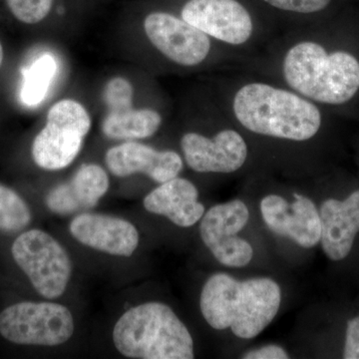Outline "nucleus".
I'll use <instances>...</instances> for the list:
<instances>
[{
	"label": "nucleus",
	"mask_w": 359,
	"mask_h": 359,
	"mask_svg": "<svg viewBox=\"0 0 359 359\" xmlns=\"http://www.w3.org/2000/svg\"><path fill=\"white\" fill-rule=\"evenodd\" d=\"M282 302L280 285L269 278L238 280L215 273L205 282L200 297L205 320L217 330L231 328L242 339H252L276 318Z\"/></svg>",
	"instance_id": "nucleus-1"
},
{
	"label": "nucleus",
	"mask_w": 359,
	"mask_h": 359,
	"mask_svg": "<svg viewBox=\"0 0 359 359\" xmlns=\"http://www.w3.org/2000/svg\"><path fill=\"white\" fill-rule=\"evenodd\" d=\"M238 121L254 133L290 141H306L318 133L320 110L301 96L264 83L242 87L233 99Z\"/></svg>",
	"instance_id": "nucleus-2"
},
{
	"label": "nucleus",
	"mask_w": 359,
	"mask_h": 359,
	"mask_svg": "<svg viewBox=\"0 0 359 359\" xmlns=\"http://www.w3.org/2000/svg\"><path fill=\"white\" fill-rule=\"evenodd\" d=\"M113 341L129 358H194L192 335L173 309L162 302L128 309L115 325Z\"/></svg>",
	"instance_id": "nucleus-3"
},
{
	"label": "nucleus",
	"mask_w": 359,
	"mask_h": 359,
	"mask_svg": "<svg viewBox=\"0 0 359 359\" xmlns=\"http://www.w3.org/2000/svg\"><path fill=\"white\" fill-rule=\"evenodd\" d=\"M283 75L290 88L320 103H346L359 89L358 59L347 52L327 54L316 42H301L290 49Z\"/></svg>",
	"instance_id": "nucleus-4"
},
{
	"label": "nucleus",
	"mask_w": 359,
	"mask_h": 359,
	"mask_svg": "<svg viewBox=\"0 0 359 359\" xmlns=\"http://www.w3.org/2000/svg\"><path fill=\"white\" fill-rule=\"evenodd\" d=\"M91 124L88 111L81 103L63 99L54 104L47 113L45 126L32 143L35 164L47 171L69 166L79 154Z\"/></svg>",
	"instance_id": "nucleus-5"
},
{
	"label": "nucleus",
	"mask_w": 359,
	"mask_h": 359,
	"mask_svg": "<svg viewBox=\"0 0 359 359\" xmlns=\"http://www.w3.org/2000/svg\"><path fill=\"white\" fill-rule=\"evenodd\" d=\"M11 254L40 295L54 299L65 294L72 263L65 248L52 236L37 229L23 231L14 241Z\"/></svg>",
	"instance_id": "nucleus-6"
},
{
	"label": "nucleus",
	"mask_w": 359,
	"mask_h": 359,
	"mask_svg": "<svg viewBox=\"0 0 359 359\" xmlns=\"http://www.w3.org/2000/svg\"><path fill=\"white\" fill-rule=\"evenodd\" d=\"M73 332L72 313L55 302H18L0 313V334L20 346H60Z\"/></svg>",
	"instance_id": "nucleus-7"
},
{
	"label": "nucleus",
	"mask_w": 359,
	"mask_h": 359,
	"mask_svg": "<svg viewBox=\"0 0 359 359\" xmlns=\"http://www.w3.org/2000/svg\"><path fill=\"white\" fill-rule=\"evenodd\" d=\"M249 219V209L241 200L214 205L201 219V238L219 264L244 268L252 261L254 249L238 236Z\"/></svg>",
	"instance_id": "nucleus-8"
},
{
	"label": "nucleus",
	"mask_w": 359,
	"mask_h": 359,
	"mask_svg": "<svg viewBox=\"0 0 359 359\" xmlns=\"http://www.w3.org/2000/svg\"><path fill=\"white\" fill-rule=\"evenodd\" d=\"M134 88L126 78L114 77L103 90L108 113L102 132L113 140L133 141L153 136L162 124L160 113L153 109L133 108Z\"/></svg>",
	"instance_id": "nucleus-9"
},
{
	"label": "nucleus",
	"mask_w": 359,
	"mask_h": 359,
	"mask_svg": "<svg viewBox=\"0 0 359 359\" xmlns=\"http://www.w3.org/2000/svg\"><path fill=\"white\" fill-rule=\"evenodd\" d=\"M144 30L151 43L177 65H198L209 55V36L183 18L166 13H150L144 20Z\"/></svg>",
	"instance_id": "nucleus-10"
},
{
	"label": "nucleus",
	"mask_w": 359,
	"mask_h": 359,
	"mask_svg": "<svg viewBox=\"0 0 359 359\" xmlns=\"http://www.w3.org/2000/svg\"><path fill=\"white\" fill-rule=\"evenodd\" d=\"M294 198L287 202L282 196H266L261 202L262 217L273 233L311 249L320 242V212L306 196L295 193Z\"/></svg>",
	"instance_id": "nucleus-11"
},
{
	"label": "nucleus",
	"mask_w": 359,
	"mask_h": 359,
	"mask_svg": "<svg viewBox=\"0 0 359 359\" xmlns=\"http://www.w3.org/2000/svg\"><path fill=\"white\" fill-rule=\"evenodd\" d=\"M181 15L208 36L231 45L244 44L254 30L249 11L237 0H189Z\"/></svg>",
	"instance_id": "nucleus-12"
},
{
	"label": "nucleus",
	"mask_w": 359,
	"mask_h": 359,
	"mask_svg": "<svg viewBox=\"0 0 359 359\" xmlns=\"http://www.w3.org/2000/svg\"><path fill=\"white\" fill-rule=\"evenodd\" d=\"M181 147L188 166L199 173H233L248 158L244 138L233 130H223L212 138L198 133L182 137Z\"/></svg>",
	"instance_id": "nucleus-13"
},
{
	"label": "nucleus",
	"mask_w": 359,
	"mask_h": 359,
	"mask_svg": "<svg viewBox=\"0 0 359 359\" xmlns=\"http://www.w3.org/2000/svg\"><path fill=\"white\" fill-rule=\"evenodd\" d=\"M105 162L116 177L145 174L157 183L176 178L183 169V160L174 151H157L144 144L128 141L106 152Z\"/></svg>",
	"instance_id": "nucleus-14"
},
{
	"label": "nucleus",
	"mask_w": 359,
	"mask_h": 359,
	"mask_svg": "<svg viewBox=\"0 0 359 359\" xmlns=\"http://www.w3.org/2000/svg\"><path fill=\"white\" fill-rule=\"evenodd\" d=\"M69 231L82 245L113 256L131 257L139 245L134 224L107 215L84 212L71 222Z\"/></svg>",
	"instance_id": "nucleus-15"
},
{
	"label": "nucleus",
	"mask_w": 359,
	"mask_h": 359,
	"mask_svg": "<svg viewBox=\"0 0 359 359\" xmlns=\"http://www.w3.org/2000/svg\"><path fill=\"white\" fill-rule=\"evenodd\" d=\"M320 217L323 252L332 261L346 259L359 233V191L344 201H325Z\"/></svg>",
	"instance_id": "nucleus-16"
},
{
	"label": "nucleus",
	"mask_w": 359,
	"mask_h": 359,
	"mask_svg": "<svg viewBox=\"0 0 359 359\" xmlns=\"http://www.w3.org/2000/svg\"><path fill=\"white\" fill-rule=\"evenodd\" d=\"M109 189V178L103 168L84 164L67 183L47 194V207L59 215H70L95 207Z\"/></svg>",
	"instance_id": "nucleus-17"
},
{
	"label": "nucleus",
	"mask_w": 359,
	"mask_h": 359,
	"mask_svg": "<svg viewBox=\"0 0 359 359\" xmlns=\"http://www.w3.org/2000/svg\"><path fill=\"white\" fill-rule=\"evenodd\" d=\"M199 192L192 182L183 178L169 180L148 194L144 207L148 212L166 217L182 228L198 223L205 214Z\"/></svg>",
	"instance_id": "nucleus-18"
},
{
	"label": "nucleus",
	"mask_w": 359,
	"mask_h": 359,
	"mask_svg": "<svg viewBox=\"0 0 359 359\" xmlns=\"http://www.w3.org/2000/svg\"><path fill=\"white\" fill-rule=\"evenodd\" d=\"M57 71V63L50 54L36 59L25 71V80L21 89V99L27 106L39 105L46 96L52 80Z\"/></svg>",
	"instance_id": "nucleus-19"
},
{
	"label": "nucleus",
	"mask_w": 359,
	"mask_h": 359,
	"mask_svg": "<svg viewBox=\"0 0 359 359\" xmlns=\"http://www.w3.org/2000/svg\"><path fill=\"white\" fill-rule=\"evenodd\" d=\"M32 210L20 194L0 184V231L18 233L32 222Z\"/></svg>",
	"instance_id": "nucleus-20"
},
{
	"label": "nucleus",
	"mask_w": 359,
	"mask_h": 359,
	"mask_svg": "<svg viewBox=\"0 0 359 359\" xmlns=\"http://www.w3.org/2000/svg\"><path fill=\"white\" fill-rule=\"evenodd\" d=\"M14 18L25 25H36L50 13L53 0H6Z\"/></svg>",
	"instance_id": "nucleus-21"
},
{
	"label": "nucleus",
	"mask_w": 359,
	"mask_h": 359,
	"mask_svg": "<svg viewBox=\"0 0 359 359\" xmlns=\"http://www.w3.org/2000/svg\"><path fill=\"white\" fill-rule=\"evenodd\" d=\"M269 6L297 13H313L323 11L330 0H264Z\"/></svg>",
	"instance_id": "nucleus-22"
},
{
	"label": "nucleus",
	"mask_w": 359,
	"mask_h": 359,
	"mask_svg": "<svg viewBox=\"0 0 359 359\" xmlns=\"http://www.w3.org/2000/svg\"><path fill=\"white\" fill-rule=\"evenodd\" d=\"M344 358L359 359V316L347 323Z\"/></svg>",
	"instance_id": "nucleus-23"
},
{
	"label": "nucleus",
	"mask_w": 359,
	"mask_h": 359,
	"mask_svg": "<svg viewBox=\"0 0 359 359\" xmlns=\"http://www.w3.org/2000/svg\"><path fill=\"white\" fill-rule=\"evenodd\" d=\"M245 359H287L289 354L282 346L269 344L261 348L252 349L242 356Z\"/></svg>",
	"instance_id": "nucleus-24"
},
{
	"label": "nucleus",
	"mask_w": 359,
	"mask_h": 359,
	"mask_svg": "<svg viewBox=\"0 0 359 359\" xmlns=\"http://www.w3.org/2000/svg\"><path fill=\"white\" fill-rule=\"evenodd\" d=\"M4 46H2L1 41H0V67H1L2 63H4Z\"/></svg>",
	"instance_id": "nucleus-25"
}]
</instances>
